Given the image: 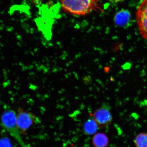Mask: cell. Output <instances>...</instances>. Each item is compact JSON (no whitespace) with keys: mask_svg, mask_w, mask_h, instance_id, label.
<instances>
[{"mask_svg":"<svg viewBox=\"0 0 147 147\" xmlns=\"http://www.w3.org/2000/svg\"><path fill=\"white\" fill-rule=\"evenodd\" d=\"M131 19V15L128 11L122 9L117 12L114 17L115 24L119 27H124L129 23Z\"/></svg>","mask_w":147,"mask_h":147,"instance_id":"6","label":"cell"},{"mask_svg":"<svg viewBox=\"0 0 147 147\" xmlns=\"http://www.w3.org/2000/svg\"><path fill=\"white\" fill-rule=\"evenodd\" d=\"M35 5L38 6L41 5L43 0H30Z\"/></svg>","mask_w":147,"mask_h":147,"instance_id":"11","label":"cell"},{"mask_svg":"<svg viewBox=\"0 0 147 147\" xmlns=\"http://www.w3.org/2000/svg\"><path fill=\"white\" fill-rule=\"evenodd\" d=\"M16 113L13 110L3 111L1 116L0 124L8 132L21 147H27L22 137L16 118Z\"/></svg>","mask_w":147,"mask_h":147,"instance_id":"2","label":"cell"},{"mask_svg":"<svg viewBox=\"0 0 147 147\" xmlns=\"http://www.w3.org/2000/svg\"><path fill=\"white\" fill-rule=\"evenodd\" d=\"M16 113V121L22 135H25L31 127L40 122L36 115L23 108L18 109Z\"/></svg>","mask_w":147,"mask_h":147,"instance_id":"3","label":"cell"},{"mask_svg":"<svg viewBox=\"0 0 147 147\" xmlns=\"http://www.w3.org/2000/svg\"><path fill=\"white\" fill-rule=\"evenodd\" d=\"M0 147H12L10 141L6 137L0 139Z\"/></svg>","mask_w":147,"mask_h":147,"instance_id":"10","label":"cell"},{"mask_svg":"<svg viewBox=\"0 0 147 147\" xmlns=\"http://www.w3.org/2000/svg\"><path fill=\"white\" fill-rule=\"evenodd\" d=\"M134 143L136 147H147V133L138 134L134 140Z\"/></svg>","mask_w":147,"mask_h":147,"instance_id":"9","label":"cell"},{"mask_svg":"<svg viewBox=\"0 0 147 147\" xmlns=\"http://www.w3.org/2000/svg\"><path fill=\"white\" fill-rule=\"evenodd\" d=\"M92 142L94 147H106L109 143V140L105 134L99 133L94 136Z\"/></svg>","mask_w":147,"mask_h":147,"instance_id":"7","label":"cell"},{"mask_svg":"<svg viewBox=\"0 0 147 147\" xmlns=\"http://www.w3.org/2000/svg\"><path fill=\"white\" fill-rule=\"evenodd\" d=\"M136 21L139 34L147 40V0H143L138 7L136 14Z\"/></svg>","mask_w":147,"mask_h":147,"instance_id":"4","label":"cell"},{"mask_svg":"<svg viewBox=\"0 0 147 147\" xmlns=\"http://www.w3.org/2000/svg\"><path fill=\"white\" fill-rule=\"evenodd\" d=\"M64 11L74 15L84 16L93 11L102 10L97 0H58Z\"/></svg>","mask_w":147,"mask_h":147,"instance_id":"1","label":"cell"},{"mask_svg":"<svg viewBox=\"0 0 147 147\" xmlns=\"http://www.w3.org/2000/svg\"><path fill=\"white\" fill-rule=\"evenodd\" d=\"M98 128H105L111 124L113 117L109 108L104 105L95 111L93 115Z\"/></svg>","mask_w":147,"mask_h":147,"instance_id":"5","label":"cell"},{"mask_svg":"<svg viewBox=\"0 0 147 147\" xmlns=\"http://www.w3.org/2000/svg\"><path fill=\"white\" fill-rule=\"evenodd\" d=\"M98 126L93 119H88L84 123L83 127V132L86 135H93L97 131Z\"/></svg>","mask_w":147,"mask_h":147,"instance_id":"8","label":"cell"}]
</instances>
